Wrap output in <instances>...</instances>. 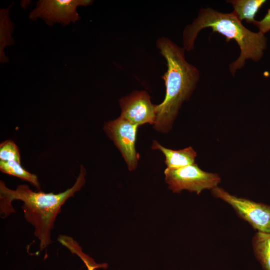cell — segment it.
<instances>
[{"mask_svg": "<svg viewBox=\"0 0 270 270\" xmlns=\"http://www.w3.org/2000/svg\"><path fill=\"white\" fill-rule=\"evenodd\" d=\"M86 170L81 166L80 173L74 184L58 194L34 192L26 184L18 186L15 190L8 188L0 181V215L5 218L15 212L12 202L15 200L24 202L22 209L26 221L34 228L35 236L40 240L42 251L52 243V231L56 220L65 202L80 191L86 183Z\"/></svg>", "mask_w": 270, "mask_h": 270, "instance_id": "cell-1", "label": "cell"}, {"mask_svg": "<svg viewBox=\"0 0 270 270\" xmlns=\"http://www.w3.org/2000/svg\"><path fill=\"white\" fill-rule=\"evenodd\" d=\"M206 28H210L213 32L224 36L226 42L234 40L238 45L240 55L229 66L233 76L238 70L244 66L247 60L259 62L268 46V39L265 34L246 28L233 12L222 13L207 8H202L197 18L184 29L182 40L185 50L190 52L194 49L198 34Z\"/></svg>", "mask_w": 270, "mask_h": 270, "instance_id": "cell-2", "label": "cell"}, {"mask_svg": "<svg viewBox=\"0 0 270 270\" xmlns=\"http://www.w3.org/2000/svg\"><path fill=\"white\" fill-rule=\"evenodd\" d=\"M156 46L165 58L167 70L162 76L166 88L164 101L157 106L155 130L166 133L172 124L184 102L192 96L199 81L198 70L188 63L185 50L166 38H158Z\"/></svg>", "mask_w": 270, "mask_h": 270, "instance_id": "cell-3", "label": "cell"}, {"mask_svg": "<svg viewBox=\"0 0 270 270\" xmlns=\"http://www.w3.org/2000/svg\"><path fill=\"white\" fill-rule=\"evenodd\" d=\"M165 180L174 193L186 190L198 195L204 190H212L221 182L220 176L200 169L196 164L178 169L166 168Z\"/></svg>", "mask_w": 270, "mask_h": 270, "instance_id": "cell-4", "label": "cell"}, {"mask_svg": "<svg viewBox=\"0 0 270 270\" xmlns=\"http://www.w3.org/2000/svg\"><path fill=\"white\" fill-rule=\"evenodd\" d=\"M93 2L91 0H40L28 18L32 21L42 20L50 26L56 24L66 26L80 20L79 7L90 6Z\"/></svg>", "mask_w": 270, "mask_h": 270, "instance_id": "cell-5", "label": "cell"}, {"mask_svg": "<svg viewBox=\"0 0 270 270\" xmlns=\"http://www.w3.org/2000/svg\"><path fill=\"white\" fill-rule=\"evenodd\" d=\"M211 192L214 197L230 205L238 216L248 222L254 230L270 233V206L232 195L218 186Z\"/></svg>", "mask_w": 270, "mask_h": 270, "instance_id": "cell-6", "label": "cell"}, {"mask_svg": "<svg viewBox=\"0 0 270 270\" xmlns=\"http://www.w3.org/2000/svg\"><path fill=\"white\" fill-rule=\"evenodd\" d=\"M139 126L120 116L104 126V131L120 152L130 171L137 168L140 158L136 148Z\"/></svg>", "mask_w": 270, "mask_h": 270, "instance_id": "cell-7", "label": "cell"}, {"mask_svg": "<svg viewBox=\"0 0 270 270\" xmlns=\"http://www.w3.org/2000/svg\"><path fill=\"white\" fill-rule=\"evenodd\" d=\"M121 108L120 117L138 126L154 124L157 114V106L146 91H135L119 100Z\"/></svg>", "mask_w": 270, "mask_h": 270, "instance_id": "cell-8", "label": "cell"}, {"mask_svg": "<svg viewBox=\"0 0 270 270\" xmlns=\"http://www.w3.org/2000/svg\"><path fill=\"white\" fill-rule=\"evenodd\" d=\"M152 148L162 152L165 156V164L169 169H178L196 164V152L192 147L176 150L168 149L154 140Z\"/></svg>", "mask_w": 270, "mask_h": 270, "instance_id": "cell-9", "label": "cell"}, {"mask_svg": "<svg viewBox=\"0 0 270 270\" xmlns=\"http://www.w3.org/2000/svg\"><path fill=\"white\" fill-rule=\"evenodd\" d=\"M11 6L0 9V62L2 64L10 62L5 48L15 42L13 38L15 26L10 16Z\"/></svg>", "mask_w": 270, "mask_h": 270, "instance_id": "cell-10", "label": "cell"}, {"mask_svg": "<svg viewBox=\"0 0 270 270\" xmlns=\"http://www.w3.org/2000/svg\"><path fill=\"white\" fill-rule=\"evenodd\" d=\"M234 8L233 12L242 22L245 20L248 24H254L255 17L266 2V0H227Z\"/></svg>", "mask_w": 270, "mask_h": 270, "instance_id": "cell-11", "label": "cell"}, {"mask_svg": "<svg viewBox=\"0 0 270 270\" xmlns=\"http://www.w3.org/2000/svg\"><path fill=\"white\" fill-rule=\"evenodd\" d=\"M254 256L264 270H270V233L257 232L252 240Z\"/></svg>", "mask_w": 270, "mask_h": 270, "instance_id": "cell-12", "label": "cell"}, {"mask_svg": "<svg viewBox=\"0 0 270 270\" xmlns=\"http://www.w3.org/2000/svg\"><path fill=\"white\" fill-rule=\"evenodd\" d=\"M0 170L5 174L26 181L37 189H40V185L38 176L29 172L20 165V164L16 162L0 160Z\"/></svg>", "mask_w": 270, "mask_h": 270, "instance_id": "cell-13", "label": "cell"}, {"mask_svg": "<svg viewBox=\"0 0 270 270\" xmlns=\"http://www.w3.org/2000/svg\"><path fill=\"white\" fill-rule=\"evenodd\" d=\"M0 160L5 162H16L20 164V150L11 140H7L0 144Z\"/></svg>", "mask_w": 270, "mask_h": 270, "instance_id": "cell-14", "label": "cell"}, {"mask_svg": "<svg viewBox=\"0 0 270 270\" xmlns=\"http://www.w3.org/2000/svg\"><path fill=\"white\" fill-rule=\"evenodd\" d=\"M258 29V32L265 34L270 31V8L267 14L260 20H256L254 24Z\"/></svg>", "mask_w": 270, "mask_h": 270, "instance_id": "cell-15", "label": "cell"}]
</instances>
